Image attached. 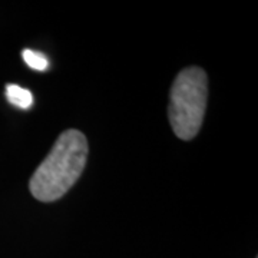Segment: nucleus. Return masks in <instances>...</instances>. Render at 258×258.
<instances>
[{"label":"nucleus","mask_w":258,"mask_h":258,"mask_svg":"<svg viewBox=\"0 0 258 258\" xmlns=\"http://www.w3.org/2000/svg\"><path fill=\"white\" fill-rule=\"evenodd\" d=\"M22 57L26 62L29 68L39 71V72H45L49 68V59L43 53L37 52V50H32V49H25L22 52Z\"/></svg>","instance_id":"20e7f679"},{"label":"nucleus","mask_w":258,"mask_h":258,"mask_svg":"<svg viewBox=\"0 0 258 258\" xmlns=\"http://www.w3.org/2000/svg\"><path fill=\"white\" fill-rule=\"evenodd\" d=\"M208 78L201 68L181 71L169 93L168 118L171 128L182 141L195 138L203 125L207 109Z\"/></svg>","instance_id":"f03ea898"},{"label":"nucleus","mask_w":258,"mask_h":258,"mask_svg":"<svg viewBox=\"0 0 258 258\" xmlns=\"http://www.w3.org/2000/svg\"><path fill=\"white\" fill-rule=\"evenodd\" d=\"M6 98L8 101L20 109H29L33 105V95L29 89H25L19 85L10 83L6 86Z\"/></svg>","instance_id":"7ed1b4c3"},{"label":"nucleus","mask_w":258,"mask_h":258,"mask_svg":"<svg viewBox=\"0 0 258 258\" xmlns=\"http://www.w3.org/2000/svg\"><path fill=\"white\" fill-rule=\"evenodd\" d=\"M88 141L81 131L68 129L56 139L52 151L37 166L29 188L40 203H53L68 192L85 169Z\"/></svg>","instance_id":"f257e3e1"}]
</instances>
